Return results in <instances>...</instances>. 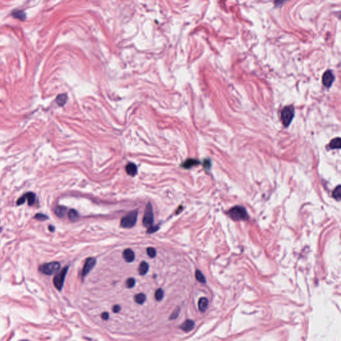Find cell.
I'll return each mask as SVG.
<instances>
[{
	"label": "cell",
	"mask_w": 341,
	"mask_h": 341,
	"mask_svg": "<svg viewBox=\"0 0 341 341\" xmlns=\"http://www.w3.org/2000/svg\"><path fill=\"white\" fill-rule=\"evenodd\" d=\"M334 81V76L331 71L328 70L322 76V83L326 88H330Z\"/></svg>",
	"instance_id": "9c48e42d"
},
{
	"label": "cell",
	"mask_w": 341,
	"mask_h": 341,
	"mask_svg": "<svg viewBox=\"0 0 341 341\" xmlns=\"http://www.w3.org/2000/svg\"><path fill=\"white\" fill-rule=\"evenodd\" d=\"M199 163H200L199 161H197V159H187V161H185L183 164L182 165V166L185 169H190L191 167H193L195 165H199Z\"/></svg>",
	"instance_id": "9a60e30c"
},
{
	"label": "cell",
	"mask_w": 341,
	"mask_h": 341,
	"mask_svg": "<svg viewBox=\"0 0 341 341\" xmlns=\"http://www.w3.org/2000/svg\"><path fill=\"white\" fill-rule=\"evenodd\" d=\"M67 208L66 207L58 205L55 209V213L59 218H64L67 213Z\"/></svg>",
	"instance_id": "5bb4252c"
},
{
	"label": "cell",
	"mask_w": 341,
	"mask_h": 341,
	"mask_svg": "<svg viewBox=\"0 0 341 341\" xmlns=\"http://www.w3.org/2000/svg\"><path fill=\"white\" fill-rule=\"evenodd\" d=\"M123 259L125 260V261L127 263H131L135 259V254L134 252L130 249H125L123 253Z\"/></svg>",
	"instance_id": "8fae6325"
},
{
	"label": "cell",
	"mask_w": 341,
	"mask_h": 341,
	"mask_svg": "<svg viewBox=\"0 0 341 341\" xmlns=\"http://www.w3.org/2000/svg\"><path fill=\"white\" fill-rule=\"evenodd\" d=\"M60 269V263L58 262H51L39 266V271L46 275H51L56 272Z\"/></svg>",
	"instance_id": "277c9868"
},
{
	"label": "cell",
	"mask_w": 341,
	"mask_h": 341,
	"mask_svg": "<svg viewBox=\"0 0 341 341\" xmlns=\"http://www.w3.org/2000/svg\"><path fill=\"white\" fill-rule=\"evenodd\" d=\"M329 147L333 149H340V139L339 137L335 138L332 140L329 143Z\"/></svg>",
	"instance_id": "d6986e66"
},
{
	"label": "cell",
	"mask_w": 341,
	"mask_h": 341,
	"mask_svg": "<svg viewBox=\"0 0 341 341\" xmlns=\"http://www.w3.org/2000/svg\"><path fill=\"white\" fill-rule=\"evenodd\" d=\"M195 277H196L197 280L198 281H199L200 283H206L205 277H204V276L203 275V274L200 271H199V270L196 271V272H195Z\"/></svg>",
	"instance_id": "7402d4cb"
},
{
	"label": "cell",
	"mask_w": 341,
	"mask_h": 341,
	"mask_svg": "<svg viewBox=\"0 0 341 341\" xmlns=\"http://www.w3.org/2000/svg\"><path fill=\"white\" fill-rule=\"evenodd\" d=\"M179 312H180V309H179V308L176 309L175 311L172 312V314L170 315L169 318L171 319V320H172V319H175L179 316Z\"/></svg>",
	"instance_id": "83f0119b"
},
{
	"label": "cell",
	"mask_w": 341,
	"mask_h": 341,
	"mask_svg": "<svg viewBox=\"0 0 341 341\" xmlns=\"http://www.w3.org/2000/svg\"><path fill=\"white\" fill-rule=\"evenodd\" d=\"M164 296V292L163 290L161 289H159L156 290L155 294V299L158 301H161V300L163 299Z\"/></svg>",
	"instance_id": "cb8c5ba5"
},
{
	"label": "cell",
	"mask_w": 341,
	"mask_h": 341,
	"mask_svg": "<svg viewBox=\"0 0 341 341\" xmlns=\"http://www.w3.org/2000/svg\"><path fill=\"white\" fill-rule=\"evenodd\" d=\"M101 318H103V320H105V321L108 320V319H109V313L107 312H103V313H102V315H101Z\"/></svg>",
	"instance_id": "4dcf8cb0"
},
{
	"label": "cell",
	"mask_w": 341,
	"mask_h": 341,
	"mask_svg": "<svg viewBox=\"0 0 341 341\" xmlns=\"http://www.w3.org/2000/svg\"><path fill=\"white\" fill-rule=\"evenodd\" d=\"M340 185H338L333 192V197L337 201L340 199Z\"/></svg>",
	"instance_id": "603a6c76"
},
{
	"label": "cell",
	"mask_w": 341,
	"mask_h": 341,
	"mask_svg": "<svg viewBox=\"0 0 341 341\" xmlns=\"http://www.w3.org/2000/svg\"><path fill=\"white\" fill-rule=\"evenodd\" d=\"M34 218L36 219H38V220H39V221H45V220H48V217L47 215H44V214L39 213L36 214V215H35V217H34Z\"/></svg>",
	"instance_id": "d4e9b609"
},
{
	"label": "cell",
	"mask_w": 341,
	"mask_h": 341,
	"mask_svg": "<svg viewBox=\"0 0 341 341\" xmlns=\"http://www.w3.org/2000/svg\"><path fill=\"white\" fill-rule=\"evenodd\" d=\"M68 217L71 221L75 222L79 219V213L75 209H71L68 213Z\"/></svg>",
	"instance_id": "e0dca14e"
},
{
	"label": "cell",
	"mask_w": 341,
	"mask_h": 341,
	"mask_svg": "<svg viewBox=\"0 0 341 341\" xmlns=\"http://www.w3.org/2000/svg\"><path fill=\"white\" fill-rule=\"evenodd\" d=\"M12 15H13L15 18H17V19H19L20 20H25L26 17V14H25L23 11L21 10L14 11L13 13H12Z\"/></svg>",
	"instance_id": "ffe728a7"
},
{
	"label": "cell",
	"mask_w": 341,
	"mask_h": 341,
	"mask_svg": "<svg viewBox=\"0 0 341 341\" xmlns=\"http://www.w3.org/2000/svg\"><path fill=\"white\" fill-rule=\"evenodd\" d=\"M159 227L158 226H151V227H149L147 229V233H154L156 231L159 230Z\"/></svg>",
	"instance_id": "f1b7e54d"
},
{
	"label": "cell",
	"mask_w": 341,
	"mask_h": 341,
	"mask_svg": "<svg viewBox=\"0 0 341 341\" xmlns=\"http://www.w3.org/2000/svg\"><path fill=\"white\" fill-rule=\"evenodd\" d=\"M147 253L149 257H150L151 258H154V257L156 256V250L154 248L149 247L147 249Z\"/></svg>",
	"instance_id": "484cf974"
},
{
	"label": "cell",
	"mask_w": 341,
	"mask_h": 341,
	"mask_svg": "<svg viewBox=\"0 0 341 341\" xmlns=\"http://www.w3.org/2000/svg\"><path fill=\"white\" fill-rule=\"evenodd\" d=\"M138 217L137 210H133L122 218L121 221V226L123 228H132L137 223Z\"/></svg>",
	"instance_id": "7a4b0ae2"
},
{
	"label": "cell",
	"mask_w": 341,
	"mask_h": 341,
	"mask_svg": "<svg viewBox=\"0 0 341 341\" xmlns=\"http://www.w3.org/2000/svg\"><path fill=\"white\" fill-rule=\"evenodd\" d=\"M149 271V265L146 262L143 261L139 266V272L141 275H145L147 274Z\"/></svg>",
	"instance_id": "2e32d148"
},
{
	"label": "cell",
	"mask_w": 341,
	"mask_h": 341,
	"mask_svg": "<svg viewBox=\"0 0 341 341\" xmlns=\"http://www.w3.org/2000/svg\"><path fill=\"white\" fill-rule=\"evenodd\" d=\"M195 325V324L193 321L188 319V320L185 321L183 323L181 324V325L180 326V328L183 331L186 332V333H188V332H190L191 330L193 329Z\"/></svg>",
	"instance_id": "30bf717a"
},
{
	"label": "cell",
	"mask_w": 341,
	"mask_h": 341,
	"mask_svg": "<svg viewBox=\"0 0 341 341\" xmlns=\"http://www.w3.org/2000/svg\"><path fill=\"white\" fill-rule=\"evenodd\" d=\"M67 99V97L66 95L61 94V95H60L57 96L56 102L59 105H60V106H63V105H65V103H66Z\"/></svg>",
	"instance_id": "44dd1931"
},
{
	"label": "cell",
	"mask_w": 341,
	"mask_h": 341,
	"mask_svg": "<svg viewBox=\"0 0 341 341\" xmlns=\"http://www.w3.org/2000/svg\"><path fill=\"white\" fill-rule=\"evenodd\" d=\"M229 215L234 221H244L249 219L246 209L243 207L235 206L229 210Z\"/></svg>",
	"instance_id": "6da1fadb"
},
{
	"label": "cell",
	"mask_w": 341,
	"mask_h": 341,
	"mask_svg": "<svg viewBox=\"0 0 341 341\" xmlns=\"http://www.w3.org/2000/svg\"><path fill=\"white\" fill-rule=\"evenodd\" d=\"M209 306V300L206 297H202L198 302V307L201 312H204Z\"/></svg>",
	"instance_id": "7c38bea8"
},
{
	"label": "cell",
	"mask_w": 341,
	"mask_h": 341,
	"mask_svg": "<svg viewBox=\"0 0 341 341\" xmlns=\"http://www.w3.org/2000/svg\"><path fill=\"white\" fill-rule=\"evenodd\" d=\"M68 269H69L68 266L64 267L59 273L55 276L54 278V284L56 289L59 290H61L63 287L65 278H66Z\"/></svg>",
	"instance_id": "8992f818"
},
{
	"label": "cell",
	"mask_w": 341,
	"mask_h": 341,
	"mask_svg": "<svg viewBox=\"0 0 341 341\" xmlns=\"http://www.w3.org/2000/svg\"><path fill=\"white\" fill-rule=\"evenodd\" d=\"M126 172L130 176L134 177L137 173V167L134 163H129L125 167Z\"/></svg>",
	"instance_id": "4fadbf2b"
},
{
	"label": "cell",
	"mask_w": 341,
	"mask_h": 341,
	"mask_svg": "<svg viewBox=\"0 0 341 341\" xmlns=\"http://www.w3.org/2000/svg\"><path fill=\"white\" fill-rule=\"evenodd\" d=\"M135 284V280L133 278H129L126 281V286L129 289L133 288Z\"/></svg>",
	"instance_id": "4316f807"
},
{
	"label": "cell",
	"mask_w": 341,
	"mask_h": 341,
	"mask_svg": "<svg viewBox=\"0 0 341 341\" xmlns=\"http://www.w3.org/2000/svg\"><path fill=\"white\" fill-rule=\"evenodd\" d=\"M96 264V260L94 258H89L86 260L82 271V276L85 277L92 270Z\"/></svg>",
	"instance_id": "ba28073f"
},
{
	"label": "cell",
	"mask_w": 341,
	"mask_h": 341,
	"mask_svg": "<svg viewBox=\"0 0 341 341\" xmlns=\"http://www.w3.org/2000/svg\"><path fill=\"white\" fill-rule=\"evenodd\" d=\"M294 115V108L293 105L284 107L281 112V120L285 127L289 126L292 122Z\"/></svg>",
	"instance_id": "3957f363"
},
{
	"label": "cell",
	"mask_w": 341,
	"mask_h": 341,
	"mask_svg": "<svg viewBox=\"0 0 341 341\" xmlns=\"http://www.w3.org/2000/svg\"><path fill=\"white\" fill-rule=\"evenodd\" d=\"M49 230L51 232H54V231H55V227H54V226H52V225H49Z\"/></svg>",
	"instance_id": "d6a6232c"
},
{
	"label": "cell",
	"mask_w": 341,
	"mask_h": 341,
	"mask_svg": "<svg viewBox=\"0 0 341 341\" xmlns=\"http://www.w3.org/2000/svg\"><path fill=\"white\" fill-rule=\"evenodd\" d=\"M120 310H121V307H120L119 305H117L113 306V312H116V313H117V312H119L120 311Z\"/></svg>",
	"instance_id": "1f68e13d"
},
{
	"label": "cell",
	"mask_w": 341,
	"mask_h": 341,
	"mask_svg": "<svg viewBox=\"0 0 341 341\" xmlns=\"http://www.w3.org/2000/svg\"><path fill=\"white\" fill-rule=\"evenodd\" d=\"M135 301L139 305H142L146 300V295L143 293H139L136 294L134 297Z\"/></svg>",
	"instance_id": "ac0fdd59"
},
{
	"label": "cell",
	"mask_w": 341,
	"mask_h": 341,
	"mask_svg": "<svg viewBox=\"0 0 341 341\" xmlns=\"http://www.w3.org/2000/svg\"><path fill=\"white\" fill-rule=\"evenodd\" d=\"M1 230H2V229H1V228H0V232H1Z\"/></svg>",
	"instance_id": "836d02e7"
},
{
	"label": "cell",
	"mask_w": 341,
	"mask_h": 341,
	"mask_svg": "<svg viewBox=\"0 0 341 341\" xmlns=\"http://www.w3.org/2000/svg\"><path fill=\"white\" fill-rule=\"evenodd\" d=\"M27 200L28 204L29 206H33L35 203L36 201V196L35 194L32 192H27L26 194H24L23 196H21L20 198L18 199L17 201V205H20V204H23Z\"/></svg>",
	"instance_id": "52a82bcc"
},
{
	"label": "cell",
	"mask_w": 341,
	"mask_h": 341,
	"mask_svg": "<svg viewBox=\"0 0 341 341\" xmlns=\"http://www.w3.org/2000/svg\"><path fill=\"white\" fill-rule=\"evenodd\" d=\"M203 165L205 169H209L210 167V161L209 159H206L204 160V163H203Z\"/></svg>",
	"instance_id": "f546056e"
},
{
	"label": "cell",
	"mask_w": 341,
	"mask_h": 341,
	"mask_svg": "<svg viewBox=\"0 0 341 341\" xmlns=\"http://www.w3.org/2000/svg\"><path fill=\"white\" fill-rule=\"evenodd\" d=\"M154 223V215L153 210V206L150 203L147 204L145 209V214L143 219V225L145 227H150L153 225Z\"/></svg>",
	"instance_id": "5b68a950"
}]
</instances>
